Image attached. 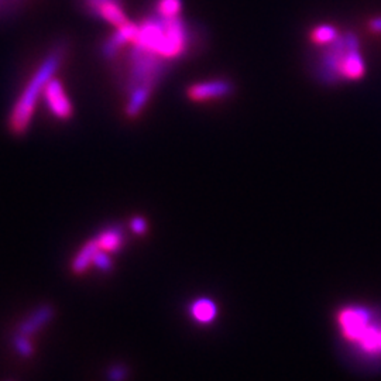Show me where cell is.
I'll return each mask as SVG.
<instances>
[{"label": "cell", "mask_w": 381, "mask_h": 381, "mask_svg": "<svg viewBox=\"0 0 381 381\" xmlns=\"http://www.w3.org/2000/svg\"><path fill=\"white\" fill-rule=\"evenodd\" d=\"M339 37L336 28L333 25H329V24H322V25H318L315 27V30L312 31L310 34V38L315 44L318 45H326V44H330L332 41H334L336 38Z\"/></svg>", "instance_id": "9a60e30c"}, {"label": "cell", "mask_w": 381, "mask_h": 381, "mask_svg": "<svg viewBox=\"0 0 381 381\" xmlns=\"http://www.w3.org/2000/svg\"><path fill=\"white\" fill-rule=\"evenodd\" d=\"M190 313L195 318V320L200 323H209L216 316V306L210 299L202 298L193 302L190 308Z\"/></svg>", "instance_id": "4fadbf2b"}, {"label": "cell", "mask_w": 381, "mask_h": 381, "mask_svg": "<svg viewBox=\"0 0 381 381\" xmlns=\"http://www.w3.org/2000/svg\"><path fill=\"white\" fill-rule=\"evenodd\" d=\"M344 40H346V45H347V52H346L344 65H343V76H344V79L354 80V79H358L364 75L365 65H364L363 56L360 54L357 35L351 31H347L344 34Z\"/></svg>", "instance_id": "9c48e42d"}, {"label": "cell", "mask_w": 381, "mask_h": 381, "mask_svg": "<svg viewBox=\"0 0 381 381\" xmlns=\"http://www.w3.org/2000/svg\"><path fill=\"white\" fill-rule=\"evenodd\" d=\"M42 97L52 116H55L59 120H68L72 117L73 106L65 92L62 82L58 78L54 76L48 80Z\"/></svg>", "instance_id": "8992f818"}, {"label": "cell", "mask_w": 381, "mask_h": 381, "mask_svg": "<svg viewBox=\"0 0 381 381\" xmlns=\"http://www.w3.org/2000/svg\"><path fill=\"white\" fill-rule=\"evenodd\" d=\"M102 250L107 253H116L121 246V233L117 229H107L96 237Z\"/></svg>", "instance_id": "5bb4252c"}, {"label": "cell", "mask_w": 381, "mask_h": 381, "mask_svg": "<svg viewBox=\"0 0 381 381\" xmlns=\"http://www.w3.org/2000/svg\"><path fill=\"white\" fill-rule=\"evenodd\" d=\"M28 337H30V336H25V334H23V333H18V332H17V333L13 336V339H11V344H13L14 350H16L21 357H24V358L31 357L32 353H34V347H32V344H31V341H30Z\"/></svg>", "instance_id": "2e32d148"}, {"label": "cell", "mask_w": 381, "mask_h": 381, "mask_svg": "<svg viewBox=\"0 0 381 381\" xmlns=\"http://www.w3.org/2000/svg\"><path fill=\"white\" fill-rule=\"evenodd\" d=\"M230 93H233V83L226 79H210L205 82H198L189 86L186 90L188 97L195 102L220 99L229 96Z\"/></svg>", "instance_id": "ba28073f"}, {"label": "cell", "mask_w": 381, "mask_h": 381, "mask_svg": "<svg viewBox=\"0 0 381 381\" xmlns=\"http://www.w3.org/2000/svg\"><path fill=\"white\" fill-rule=\"evenodd\" d=\"M138 30V24L127 21L126 24L116 27V31L102 44V55L106 59H113L119 54L120 48L126 44H131Z\"/></svg>", "instance_id": "30bf717a"}, {"label": "cell", "mask_w": 381, "mask_h": 381, "mask_svg": "<svg viewBox=\"0 0 381 381\" xmlns=\"http://www.w3.org/2000/svg\"><path fill=\"white\" fill-rule=\"evenodd\" d=\"M65 45L59 44L55 45L48 55L42 59L41 65L37 68L34 75L30 78L28 83L20 93V97L14 103L10 114H8V130L14 135H21L24 134L32 120V114L35 111L40 95L44 93L45 85L51 78L55 76L58 72L64 56H65Z\"/></svg>", "instance_id": "7a4b0ae2"}, {"label": "cell", "mask_w": 381, "mask_h": 381, "mask_svg": "<svg viewBox=\"0 0 381 381\" xmlns=\"http://www.w3.org/2000/svg\"><path fill=\"white\" fill-rule=\"evenodd\" d=\"M100 250V246L95 238L89 240L79 251L78 254L75 255V258L72 260V264H71V268L75 274H82L87 270V267L90 264H93V258L96 255V253Z\"/></svg>", "instance_id": "7c38bea8"}, {"label": "cell", "mask_w": 381, "mask_h": 381, "mask_svg": "<svg viewBox=\"0 0 381 381\" xmlns=\"http://www.w3.org/2000/svg\"><path fill=\"white\" fill-rule=\"evenodd\" d=\"M110 253L104 250H99L93 258V265L102 271H109L111 268V260H110Z\"/></svg>", "instance_id": "ac0fdd59"}, {"label": "cell", "mask_w": 381, "mask_h": 381, "mask_svg": "<svg viewBox=\"0 0 381 381\" xmlns=\"http://www.w3.org/2000/svg\"><path fill=\"white\" fill-rule=\"evenodd\" d=\"M368 27H370V30H371V31L381 32V17H375V18L370 20Z\"/></svg>", "instance_id": "ffe728a7"}, {"label": "cell", "mask_w": 381, "mask_h": 381, "mask_svg": "<svg viewBox=\"0 0 381 381\" xmlns=\"http://www.w3.org/2000/svg\"><path fill=\"white\" fill-rule=\"evenodd\" d=\"M181 11V0H158L157 13L165 17L178 16Z\"/></svg>", "instance_id": "e0dca14e"}, {"label": "cell", "mask_w": 381, "mask_h": 381, "mask_svg": "<svg viewBox=\"0 0 381 381\" xmlns=\"http://www.w3.org/2000/svg\"><path fill=\"white\" fill-rule=\"evenodd\" d=\"M169 61L162 56L131 45L128 52L127 90L131 92L138 86L155 87L164 76Z\"/></svg>", "instance_id": "277c9868"}, {"label": "cell", "mask_w": 381, "mask_h": 381, "mask_svg": "<svg viewBox=\"0 0 381 381\" xmlns=\"http://www.w3.org/2000/svg\"><path fill=\"white\" fill-rule=\"evenodd\" d=\"M55 316V309L51 303L38 305L20 325L17 332L25 336H32L38 330H41L45 325H48Z\"/></svg>", "instance_id": "8fae6325"}, {"label": "cell", "mask_w": 381, "mask_h": 381, "mask_svg": "<svg viewBox=\"0 0 381 381\" xmlns=\"http://www.w3.org/2000/svg\"><path fill=\"white\" fill-rule=\"evenodd\" d=\"M188 38L186 24L179 16L165 17L157 13L138 24L131 45L154 52L171 62L186 52Z\"/></svg>", "instance_id": "6da1fadb"}, {"label": "cell", "mask_w": 381, "mask_h": 381, "mask_svg": "<svg viewBox=\"0 0 381 381\" xmlns=\"http://www.w3.org/2000/svg\"><path fill=\"white\" fill-rule=\"evenodd\" d=\"M83 3L92 16L102 18L113 27H120L128 21L121 0H83Z\"/></svg>", "instance_id": "52a82bcc"}, {"label": "cell", "mask_w": 381, "mask_h": 381, "mask_svg": "<svg viewBox=\"0 0 381 381\" xmlns=\"http://www.w3.org/2000/svg\"><path fill=\"white\" fill-rule=\"evenodd\" d=\"M337 323L347 341L370 357H381V322L373 319L368 308L346 306L337 313Z\"/></svg>", "instance_id": "3957f363"}, {"label": "cell", "mask_w": 381, "mask_h": 381, "mask_svg": "<svg viewBox=\"0 0 381 381\" xmlns=\"http://www.w3.org/2000/svg\"><path fill=\"white\" fill-rule=\"evenodd\" d=\"M346 52L347 45L344 35L337 37L334 41L325 45V49L322 51L316 65V75L320 82L326 85H334L344 79L343 65Z\"/></svg>", "instance_id": "5b68a950"}, {"label": "cell", "mask_w": 381, "mask_h": 381, "mask_svg": "<svg viewBox=\"0 0 381 381\" xmlns=\"http://www.w3.org/2000/svg\"><path fill=\"white\" fill-rule=\"evenodd\" d=\"M145 220L143 219V217H134L133 220H131V229H133V231L134 233H144L145 231Z\"/></svg>", "instance_id": "d6986e66"}]
</instances>
